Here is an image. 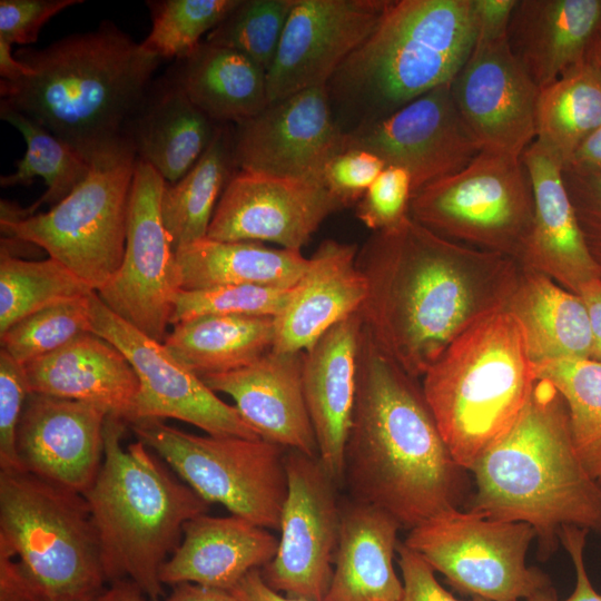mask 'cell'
<instances>
[{
	"mask_svg": "<svg viewBox=\"0 0 601 601\" xmlns=\"http://www.w3.org/2000/svg\"><path fill=\"white\" fill-rule=\"evenodd\" d=\"M345 138L325 86L313 87L268 104L236 125L234 164L243 171L323 184L328 162L346 149Z\"/></svg>",
	"mask_w": 601,
	"mask_h": 601,
	"instance_id": "cell-16",
	"label": "cell"
},
{
	"mask_svg": "<svg viewBox=\"0 0 601 601\" xmlns=\"http://www.w3.org/2000/svg\"><path fill=\"white\" fill-rule=\"evenodd\" d=\"M92 292L51 257L27 260L0 247V334L38 311L83 298Z\"/></svg>",
	"mask_w": 601,
	"mask_h": 601,
	"instance_id": "cell-38",
	"label": "cell"
},
{
	"mask_svg": "<svg viewBox=\"0 0 601 601\" xmlns=\"http://www.w3.org/2000/svg\"><path fill=\"white\" fill-rule=\"evenodd\" d=\"M79 3L83 0H1L0 39L10 45L33 43L52 17Z\"/></svg>",
	"mask_w": 601,
	"mask_h": 601,
	"instance_id": "cell-47",
	"label": "cell"
},
{
	"mask_svg": "<svg viewBox=\"0 0 601 601\" xmlns=\"http://www.w3.org/2000/svg\"><path fill=\"white\" fill-rule=\"evenodd\" d=\"M14 57L32 72L0 81L1 104L22 112L89 161L127 136L160 59L115 23L72 33Z\"/></svg>",
	"mask_w": 601,
	"mask_h": 601,
	"instance_id": "cell-3",
	"label": "cell"
},
{
	"mask_svg": "<svg viewBox=\"0 0 601 601\" xmlns=\"http://www.w3.org/2000/svg\"><path fill=\"white\" fill-rule=\"evenodd\" d=\"M356 265L366 283L363 326L420 380L459 334L506 307L522 269L511 257L441 237L410 215L373 231Z\"/></svg>",
	"mask_w": 601,
	"mask_h": 601,
	"instance_id": "cell-1",
	"label": "cell"
},
{
	"mask_svg": "<svg viewBox=\"0 0 601 601\" xmlns=\"http://www.w3.org/2000/svg\"><path fill=\"white\" fill-rule=\"evenodd\" d=\"M584 242L601 270V173L562 171Z\"/></svg>",
	"mask_w": 601,
	"mask_h": 601,
	"instance_id": "cell-48",
	"label": "cell"
},
{
	"mask_svg": "<svg viewBox=\"0 0 601 601\" xmlns=\"http://www.w3.org/2000/svg\"><path fill=\"white\" fill-rule=\"evenodd\" d=\"M218 126L168 76L150 86L127 135L138 159L175 184L197 162Z\"/></svg>",
	"mask_w": 601,
	"mask_h": 601,
	"instance_id": "cell-30",
	"label": "cell"
},
{
	"mask_svg": "<svg viewBox=\"0 0 601 601\" xmlns=\"http://www.w3.org/2000/svg\"><path fill=\"white\" fill-rule=\"evenodd\" d=\"M130 427L208 503L279 530L287 496L286 447L264 439L195 435L161 420H142Z\"/></svg>",
	"mask_w": 601,
	"mask_h": 601,
	"instance_id": "cell-11",
	"label": "cell"
},
{
	"mask_svg": "<svg viewBox=\"0 0 601 601\" xmlns=\"http://www.w3.org/2000/svg\"><path fill=\"white\" fill-rule=\"evenodd\" d=\"M451 91L481 151L521 158L535 140L540 89L512 53L508 36L475 41Z\"/></svg>",
	"mask_w": 601,
	"mask_h": 601,
	"instance_id": "cell-18",
	"label": "cell"
},
{
	"mask_svg": "<svg viewBox=\"0 0 601 601\" xmlns=\"http://www.w3.org/2000/svg\"><path fill=\"white\" fill-rule=\"evenodd\" d=\"M303 363L304 352L272 349L245 367L200 378L215 393L230 396L262 439L318 456L304 395Z\"/></svg>",
	"mask_w": 601,
	"mask_h": 601,
	"instance_id": "cell-22",
	"label": "cell"
},
{
	"mask_svg": "<svg viewBox=\"0 0 601 601\" xmlns=\"http://www.w3.org/2000/svg\"><path fill=\"white\" fill-rule=\"evenodd\" d=\"M165 185L159 173L137 160L122 263L97 290L112 313L159 343L168 335L181 292L175 252L161 218Z\"/></svg>",
	"mask_w": 601,
	"mask_h": 601,
	"instance_id": "cell-13",
	"label": "cell"
},
{
	"mask_svg": "<svg viewBox=\"0 0 601 601\" xmlns=\"http://www.w3.org/2000/svg\"><path fill=\"white\" fill-rule=\"evenodd\" d=\"M400 529L374 505L351 497L342 502L334 571L323 601H403L393 564Z\"/></svg>",
	"mask_w": 601,
	"mask_h": 601,
	"instance_id": "cell-29",
	"label": "cell"
},
{
	"mask_svg": "<svg viewBox=\"0 0 601 601\" xmlns=\"http://www.w3.org/2000/svg\"><path fill=\"white\" fill-rule=\"evenodd\" d=\"M11 46L0 39V76L3 81H17L29 76L32 70L18 60L11 51Z\"/></svg>",
	"mask_w": 601,
	"mask_h": 601,
	"instance_id": "cell-57",
	"label": "cell"
},
{
	"mask_svg": "<svg viewBox=\"0 0 601 601\" xmlns=\"http://www.w3.org/2000/svg\"><path fill=\"white\" fill-rule=\"evenodd\" d=\"M385 167L376 155L348 148L328 162L323 184L343 208L348 207L359 201Z\"/></svg>",
	"mask_w": 601,
	"mask_h": 601,
	"instance_id": "cell-46",
	"label": "cell"
},
{
	"mask_svg": "<svg viewBox=\"0 0 601 601\" xmlns=\"http://www.w3.org/2000/svg\"><path fill=\"white\" fill-rule=\"evenodd\" d=\"M278 540L268 529L237 515H198L183 528L176 551L162 564L161 583L183 582L230 591L249 571L275 556Z\"/></svg>",
	"mask_w": 601,
	"mask_h": 601,
	"instance_id": "cell-26",
	"label": "cell"
},
{
	"mask_svg": "<svg viewBox=\"0 0 601 601\" xmlns=\"http://www.w3.org/2000/svg\"><path fill=\"white\" fill-rule=\"evenodd\" d=\"M295 1L240 0L205 41L239 51L267 72Z\"/></svg>",
	"mask_w": 601,
	"mask_h": 601,
	"instance_id": "cell-41",
	"label": "cell"
},
{
	"mask_svg": "<svg viewBox=\"0 0 601 601\" xmlns=\"http://www.w3.org/2000/svg\"><path fill=\"white\" fill-rule=\"evenodd\" d=\"M0 601H49L19 560L0 551Z\"/></svg>",
	"mask_w": 601,
	"mask_h": 601,
	"instance_id": "cell-51",
	"label": "cell"
},
{
	"mask_svg": "<svg viewBox=\"0 0 601 601\" xmlns=\"http://www.w3.org/2000/svg\"><path fill=\"white\" fill-rule=\"evenodd\" d=\"M590 319L592 336L591 358L601 363V278L585 284L579 292Z\"/></svg>",
	"mask_w": 601,
	"mask_h": 601,
	"instance_id": "cell-54",
	"label": "cell"
},
{
	"mask_svg": "<svg viewBox=\"0 0 601 601\" xmlns=\"http://www.w3.org/2000/svg\"><path fill=\"white\" fill-rule=\"evenodd\" d=\"M521 160L533 189L534 220L518 263L579 294L585 284L601 278V270L584 242L564 185L562 164L536 140Z\"/></svg>",
	"mask_w": 601,
	"mask_h": 601,
	"instance_id": "cell-23",
	"label": "cell"
},
{
	"mask_svg": "<svg viewBox=\"0 0 601 601\" xmlns=\"http://www.w3.org/2000/svg\"><path fill=\"white\" fill-rule=\"evenodd\" d=\"M471 472L476 490L469 510L531 525L541 555L554 550L562 526L601 534V481L580 461L565 402L545 380L535 381L515 422Z\"/></svg>",
	"mask_w": 601,
	"mask_h": 601,
	"instance_id": "cell-4",
	"label": "cell"
},
{
	"mask_svg": "<svg viewBox=\"0 0 601 601\" xmlns=\"http://www.w3.org/2000/svg\"><path fill=\"white\" fill-rule=\"evenodd\" d=\"M30 388L24 366L0 351V467L22 470L17 452L18 424Z\"/></svg>",
	"mask_w": 601,
	"mask_h": 601,
	"instance_id": "cell-45",
	"label": "cell"
},
{
	"mask_svg": "<svg viewBox=\"0 0 601 601\" xmlns=\"http://www.w3.org/2000/svg\"><path fill=\"white\" fill-rule=\"evenodd\" d=\"M275 317L204 315L174 325L164 345L203 377L245 367L273 349Z\"/></svg>",
	"mask_w": 601,
	"mask_h": 601,
	"instance_id": "cell-34",
	"label": "cell"
},
{
	"mask_svg": "<svg viewBox=\"0 0 601 601\" xmlns=\"http://www.w3.org/2000/svg\"><path fill=\"white\" fill-rule=\"evenodd\" d=\"M233 134L227 124L219 125L193 168L175 184L166 183L160 209L174 252L207 237L218 200L236 168Z\"/></svg>",
	"mask_w": 601,
	"mask_h": 601,
	"instance_id": "cell-35",
	"label": "cell"
},
{
	"mask_svg": "<svg viewBox=\"0 0 601 601\" xmlns=\"http://www.w3.org/2000/svg\"><path fill=\"white\" fill-rule=\"evenodd\" d=\"M342 208L323 184L237 170L218 200L207 237L302 250L323 221Z\"/></svg>",
	"mask_w": 601,
	"mask_h": 601,
	"instance_id": "cell-20",
	"label": "cell"
},
{
	"mask_svg": "<svg viewBox=\"0 0 601 601\" xmlns=\"http://www.w3.org/2000/svg\"><path fill=\"white\" fill-rule=\"evenodd\" d=\"M0 116L21 134L27 145L17 170L1 176L0 185H29L36 177H41L47 185L45 194L28 208L2 199L0 221L22 219L33 215L43 204H58L88 176L91 162L70 144L7 106L0 105Z\"/></svg>",
	"mask_w": 601,
	"mask_h": 601,
	"instance_id": "cell-37",
	"label": "cell"
},
{
	"mask_svg": "<svg viewBox=\"0 0 601 601\" xmlns=\"http://www.w3.org/2000/svg\"><path fill=\"white\" fill-rule=\"evenodd\" d=\"M127 423L108 414L104 459L83 494L97 531L106 582L129 580L159 601L162 564L183 539L185 523L210 503L176 480L141 441L121 445Z\"/></svg>",
	"mask_w": 601,
	"mask_h": 601,
	"instance_id": "cell-6",
	"label": "cell"
},
{
	"mask_svg": "<svg viewBox=\"0 0 601 601\" xmlns=\"http://www.w3.org/2000/svg\"><path fill=\"white\" fill-rule=\"evenodd\" d=\"M229 592L238 601H307L274 591L263 580L260 569L249 571Z\"/></svg>",
	"mask_w": 601,
	"mask_h": 601,
	"instance_id": "cell-53",
	"label": "cell"
},
{
	"mask_svg": "<svg viewBox=\"0 0 601 601\" xmlns=\"http://www.w3.org/2000/svg\"><path fill=\"white\" fill-rule=\"evenodd\" d=\"M585 60L601 73V26L588 47Z\"/></svg>",
	"mask_w": 601,
	"mask_h": 601,
	"instance_id": "cell-59",
	"label": "cell"
},
{
	"mask_svg": "<svg viewBox=\"0 0 601 601\" xmlns=\"http://www.w3.org/2000/svg\"><path fill=\"white\" fill-rule=\"evenodd\" d=\"M421 380L452 457L471 471L515 422L538 377L520 322L502 308L459 334Z\"/></svg>",
	"mask_w": 601,
	"mask_h": 601,
	"instance_id": "cell-7",
	"label": "cell"
},
{
	"mask_svg": "<svg viewBox=\"0 0 601 601\" xmlns=\"http://www.w3.org/2000/svg\"><path fill=\"white\" fill-rule=\"evenodd\" d=\"M23 366L30 393L96 404L129 424L139 380L126 356L95 333Z\"/></svg>",
	"mask_w": 601,
	"mask_h": 601,
	"instance_id": "cell-27",
	"label": "cell"
},
{
	"mask_svg": "<svg viewBox=\"0 0 601 601\" xmlns=\"http://www.w3.org/2000/svg\"><path fill=\"white\" fill-rule=\"evenodd\" d=\"M518 0H471L476 38L493 40L508 36V27Z\"/></svg>",
	"mask_w": 601,
	"mask_h": 601,
	"instance_id": "cell-52",
	"label": "cell"
},
{
	"mask_svg": "<svg viewBox=\"0 0 601 601\" xmlns=\"http://www.w3.org/2000/svg\"><path fill=\"white\" fill-rule=\"evenodd\" d=\"M166 601H238L229 591L183 582L174 585Z\"/></svg>",
	"mask_w": 601,
	"mask_h": 601,
	"instance_id": "cell-56",
	"label": "cell"
},
{
	"mask_svg": "<svg viewBox=\"0 0 601 601\" xmlns=\"http://www.w3.org/2000/svg\"><path fill=\"white\" fill-rule=\"evenodd\" d=\"M0 551L19 560L49 601L104 591L87 500L24 470L0 471Z\"/></svg>",
	"mask_w": 601,
	"mask_h": 601,
	"instance_id": "cell-8",
	"label": "cell"
},
{
	"mask_svg": "<svg viewBox=\"0 0 601 601\" xmlns=\"http://www.w3.org/2000/svg\"><path fill=\"white\" fill-rule=\"evenodd\" d=\"M363 322L357 313L337 323L304 351L303 388L318 457L338 486L352 424Z\"/></svg>",
	"mask_w": 601,
	"mask_h": 601,
	"instance_id": "cell-24",
	"label": "cell"
},
{
	"mask_svg": "<svg viewBox=\"0 0 601 601\" xmlns=\"http://www.w3.org/2000/svg\"><path fill=\"white\" fill-rule=\"evenodd\" d=\"M465 471L452 457L420 378L405 372L363 326L356 398L344 454L349 497L411 530L459 508Z\"/></svg>",
	"mask_w": 601,
	"mask_h": 601,
	"instance_id": "cell-2",
	"label": "cell"
},
{
	"mask_svg": "<svg viewBox=\"0 0 601 601\" xmlns=\"http://www.w3.org/2000/svg\"><path fill=\"white\" fill-rule=\"evenodd\" d=\"M345 136L346 149H364L386 166L404 168L411 176L412 195L457 174L481 152L455 106L451 82Z\"/></svg>",
	"mask_w": 601,
	"mask_h": 601,
	"instance_id": "cell-17",
	"label": "cell"
},
{
	"mask_svg": "<svg viewBox=\"0 0 601 601\" xmlns=\"http://www.w3.org/2000/svg\"><path fill=\"white\" fill-rule=\"evenodd\" d=\"M403 542L459 591L489 601L556 598L548 575L526 565L534 529L459 508L408 530Z\"/></svg>",
	"mask_w": 601,
	"mask_h": 601,
	"instance_id": "cell-12",
	"label": "cell"
},
{
	"mask_svg": "<svg viewBox=\"0 0 601 601\" xmlns=\"http://www.w3.org/2000/svg\"><path fill=\"white\" fill-rule=\"evenodd\" d=\"M589 531L573 525L562 526L558 538L568 552L575 571V585L564 601H601V593L593 589L584 564V548ZM528 601H556V598H535Z\"/></svg>",
	"mask_w": 601,
	"mask_h": 601,
	"instance_id": "cell-50",
	"label": "cell"
},
{
	"mask_svg": "<svg viewBox=\"0 0 601 601\" xmlns=\"http://www.w3.org/2000/svg\"><path fill=\"white\" fill-rule=\"evenodd\" d=\"M536 377L563 397L575 452L587 472L601 481V363L554 359L534 365Z\"/></svg>",
	"mask_w": 601,
	"mask_h": 601,
	"instance_id": "cell-39",
	"label": "cell"
},
{
	"mask_svg": "<svg viewBox=\"0 0 601 601\" xmlns=\"http://www.w3.org/2000/svg\"><path fill=\"white\" fill-rule=\"evenodd\" d=\"M601 26V0H518L508 42L539 89L585 60Z\"/></svg>",
	"mask_w": 601,
	"mask_h": 601,
	"instance_id": "cell-28",
	"label": "cell"
},
{
	"mask_svg": "<svg viewBox=\"0 0 601 601\" xmlns=\"http://www.w3.org/2000/svg\"><path fill=\"white\" fill-rule=\"evenodd\" d=\"M505 308L520 322L534 365L554 359L591 358L590 319L579 294L522 267Z\"/></svg>",
	"mask_w": 601,
	"mask_h": 601,
	"instance_id": "cell-31",
	"label": "cell"
},
{
	"mask_svg": "<svg viewBox=\"0 0 601 601\" xmlns=\"http://www.w3.org/2000/svg\"><path fill=\"white\" fill-rule=\"evenodd\" d=\"M108 414L96 404L30 393L17 430L22 470L83 495L102 463Z\"/></svg>",
	"mask_w": 601,
	"mask_h": 601,
	"instance_id": "cell-21",
	"label": "cell"
},
{
	"mask_svg": "<svg viewBox=\"0 0 601 601\" xmlns=\"http://www.w3.org/2000/svg\"><path fill=\"white\" fill-rule=\"evenodd\" d=\"M408 215L449 240L519 262L533 227V189L521 158L482 150L415 191Z\"/></svg>",
	"mask_w": 601,
	"mask_h": 601,
	"instance_id": "cell-10",
	"label": "cell"
},
{
	"mask_svg": "<svg viewBox=\"0 0 601 601\" xmlns=\"http://www.w3.org/2000/svg\"><path fill=\"white\" fill-rule=\"evenodd\" d=\"M471 601H489V600H485V599H482V598H475V597H474V598H472Z\"/></svg>",
	"mask_w": 601,
	"mask_h": 601,
	"instance_id": "cell-61",
	"label": "cell"
},
{
	"mask_svg": "<svg viewBox=\"0 0 601 601\" xmlns=\"http://www.w3.org/2000/svg\"><path fill=\"white\" fill-rule=\"evenodd\" d=\"M601 127V73L587 60L540 89L535 140L566 166L578 148Z\"/></svg>",
	"mask_w": 601,
	"mask_h": 601,
	"instance_id": "cell-36",
	"label": "cell"
},
{
	"mask_svg": "<svg viewBox=\"0 0 601 601\" xmlns=\"http://www.w3.org/2000/svg\"><path fill=\"white\" fill-rule=\"evenodd\" d=\"M175 256L181 290L247 284L290 288L309 262L302 250L209 237L179 248Z\"/></svg>",
	"mask_w": 601,
	"mask_h": 601,
	"instance_id": "cell-33",
	"label": "cell"
},
{
	"mask_svg": "<svg viewBox=\"0 0 601 601\" xmlns=\"http://www.w3.org/2000/svg\"><path fill=\"white\" fill-rule=\"evenodd\" d=\"M391 0H296L266 72L268 102L324 87L372 33Z\"/></svg>",
	"mask_w": 601,
	"mask_h": 601,
	"instance_id": "cell-19",
	"label": "cell"
},
{
	"mask_svg": "<svg viewBox=\"0 0 601 601\" xmlns=\"http://www.w3.org/2000/svg\"><path fill=\"white\" fill-rule=\"evenodd\" d=\"M137 160L127 135L95 154L85 180L48 211L0 221L2 237L42 248L97 292L122 263Z\"/></svg>",
	"mask_w": 601,
	"mask_h": 601,
	"instance_id": "cell-9",
	"label": "cell"
},
{
	"mask_svg": "<svg viewBox=\"0 0 601 601\" xmlns=\"http://www.w3.org/2000/svg\"><path fill=\"white\" fill-rule=\"evenodd\" d=\"M287 496L274 559L260 569L265 583L288 598L323 601L331 584L341 531L338 484L318 456L287 450Z\"/></svg>",
	"mask_w": 601,
	"mask_h": 601,
	"instance_id": "cell-14",
	"label": "cell"
},
{
	"mask_svg": "<svg viewBox=\"0 0 601 601\" xmlns=\"http://www.w3.org/2000/svg\"><path fill=\"white\" fill-rule=\"evenodd\" d=\"M110 584V588L104 590L95 601H145L144 592L129 580H120Z\"/></svg>",
	"mask_w": 601,
	"mask_h": 601,
	"instance_id": "cell-58",
	"label": "cell"
},
{
	"mask_svg": "<svg viewBox=\"0 0 601 601\" xmlns=\"http://www.w3.org/2000/svg\"><path fill=\"white\" fill-rule=\"evenodd\" d=\"M90 294L43 308L14 323L0 334L1 349L26 365L91 332Z\"/></svg>",
	"mask_w": 601,
	"mask_h": 601,
	"instance_id": "cell-42",
	"label": "cell"
},
{
	"mask_svg": "<svg viewBox=\"0 0 601 601\" xmlns=\"http://www.w3.org/2000/svg\"><path fill=\"white\" fill-rule=\"evenodd\" d=\"M216 124L236 125L267 107L266 71L246 55L203 41L170 75Z\"/></svg>",
	"mask_w": 601,
	"mask_h": 601,
	"instance_id": "cell-32",
	"label": "cell"
},
{
	"mask_svg": "<svg viewBox=\"0 0 601 601\" xmlns=\"http://www.w3.org/2000/svg\"><path fill=\"white\" fill-rule=\"evenodd\" d=\"M91 332L115 345L129 361L139 391L129 425L175 418L208 435L262 439L235 406L221 401L204 381L164 345L112 313L96 290L89 296Z\"/></svg>",
	"mask_w": 601,
	"mask_h": 601,
	"instance_id": "cell-15",
	"label": "cell"
},
{
	"mask_svg": "<svg viewBox=\"0 0 601 601\" xmlns=\"http://www.w3.org/2000/svg\"><path fill=\"white\" fill-rule=\"evenodd\" d=\"M240 0L147 1L151 30L140 42L148 53L161 59L188 57L206 32L216 28Z\"/></svg>",
	"mask_w": 601,
	"mask_h": 601,
	"instance_id": "cell-40",
	"label": "cell"
},
{
	"mask_svg": "<svg viewBox=\"0 0 601 601\" xmlns=\"http://www.w3.org/2000/svg\"><path fill=\"white\" fill-rule=\"evenodd\" d=\"M411 196L410 174L386 166L356 204V217L373 231L390 228L408 215Z\"/></svg>",
	"mask_w": 601,
	"mask_h": 601,
	"instance_id": "cell-44",
	"label": "cell"
},
{
	"mask_svg": "<svg viewBox=\"0 0 601 601\" xmlns=\"http://www.w3.org/2000/svg\"><path fill=\"white\" fill-rule=\"evenodd\" d=\"M355 244L326 239L309 257L284 309L275 317L273 349L304 352L337 323L357 313L366 283Z\"/></svg>",
	"mask_w": 601,
	"mask_h": 601,
	"instance_id": "cell-25",
	"label": "cell"
},
{
	"mask_svg": "<svg viewBox=\"0 0 601 601\" xmlns=\"http://www.w3.org/2000/svg\"><path fill=\"white\" fill-rule=\"evenodd\" d=\"M95 600L96 598L83 597V598H75V599L62 600V601H95Z\"/></svg>",
	"mask_w": 601,
	"mask_h": 601,
	"instance_id": "cell-60",
	"label": "cell"
},
{
	"mask_svg": "<svg viewBox=\"0 0 601 601\" xmlns=\"http://www.w3.org/2000/svg\"><path fill=\"white\" fill-rule=\"evenodd\" d=\"M292 289L247 284L181 290L176 299L171 325L204 315L276 317L286 306Z\"/></svg>",
	"mask_w": 601,
	"mask_h": 601,
	"instance_id": "cell-43",
	"label": "cell"
},
{
	"mask_svg": "<svg viewBox=\"0 0 601 601\" xmlns=\"http://www.w3.org/2000/svg\"><path fill=\"white\" fill-rule=\"evenodd\" d=\"M563 169L601 173V127L584 140Z\"/></svg>",
	"mask_w": 601,
	"mask_h": 601,
	"instance_id": "cell-55",
	"label": "cell"
},
{
	"mask_svg": "<svg viewBox=\"0 0 601 601\" xmlns=\"http://www.w3.org/2000/svg\"><path fill=\"white\" fill-rule=\"evenodd\" d=\"M404 585L403 601H460L436 580L433 568L403 542L397 544Z\"/></svg>",
	"mask_w": 601,
	"mask_h": 601,
	"instance_id": "cell-49",
	"label": "cell"
},
{
	"mask_svg": "<svg viewBox=\"0 0 601 601\" xmlns=\"http://www.w3.org/2000/svg\"><path fill=\"white\" fill-rule=\"evenodd\" d=\"M475 38L471 0H391L325 86L341 130L347 135L373 125L452 82Z\"/></svg>",
	"mask_w": 601,
	"mask_h": 601,
	"instance_id": "cell-5",
	"label": "cell"
}]
</instances>
